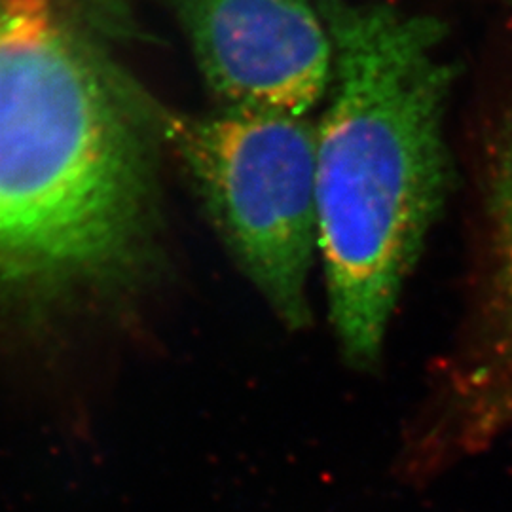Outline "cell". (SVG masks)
I'll return each mask as SVG.
<instances>
[{
	"label": "cell",
	"mask_w": 512,
	"mask_h": 512,
	"mask_svg": "<svg viewBox=\"0 0 512 512\" xmlns=\"http://www.w3.org/2000/svg\"><path fill=\"white\" fill-rule=\"evenodd\" d=\"M164 105L74 0H0V285L124 287L160 266Z\"/></svg>",
	"instance_id": "cell-1"
},
{
	"label": "cell",
	"mask_w": 512,
	"mask_h": 512,
	"mask_svg": "<svg viewBox=\"0 0 512 512\" xmlns=\"http://www.w3.org/2000/svg\"><path fill=\"white\" fill-rule=\"evenodd\" d=\"M334 67L317 124V230L330 321L374 365L404 281L448 194L446 27L385 2L317 0Z\"/></svg>",
	"instance_id": "cell-2"
},
{
	"label": "cell",
	"mask_w": 512,
	"mask_h": 512,
	"mask_svg": "<svg viewBox=\"0 0 512 512\" xmlns=\"http://www.w3.org/2000/svg\"><path fill=\"white\" fill-rule=\"evenodd\" d=\"M177 156L222 243L285 327L311 321L317 230V124L308 116L162 109Z\"/></svg>",
	"instance_id": "cell-3"
},
{
	"label": "cell",
	"mask_w": 512,
	"mask_h": 512,
	"mask_svg": "<svg viewBox=\"0 0 512 512\" xmlns=\"http://www.w3.org/2000/svg\"><path fill=\"white\" fill-rule=\"evenodd\" d=\"M219 109L308 116L334 52L317 0H165Z\"/></svg>",
	"instance_id": "cell-4"
},
{
	"label": "cell",
	"mask_w": 512,
	"mask_h": 512,
	"mask_svg": "<svg viewBox=\"0 0 512 512\" xmlns=\"http://www.w3.org/2000/svg\"><path fill=\"white\" fill-rule=\"evenodd\" d=\"M482 196L490 243V361L495 372L461 393L512 370V105L488 124L482 145Z\"/></svg>",
	"instance_id": "cell-5"
},
{
	"label": "cell",
	"mask_w": 512,
	"mask_h": 512,
	"mask_svg": "<svg viewBox=\"0 0 512 512\" xmlns=\"http://www.w3.org/2000/svg\"><path fill=\"white\" fill-rule=\"evenodd\" d=\"M499 2H503V4H509L512 8V0H499Z\"/></svg>",
	"instance_id": "cell-6"
}]
</instances>
